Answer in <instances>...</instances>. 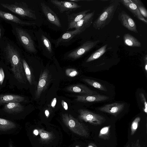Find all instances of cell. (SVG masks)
Returning <instances> with one entry per match:
<instances>
[{
	"mask_svg": "<svg viewBox=\"0 0 147 147\" xmlns=\"http://www.w3.org/2000/svg\"><path fill=\"white\" fill-rule=\"evenodd\" d=\"M100 41V40L87 41L78 47L67 53V57L71 59H78L95 47Z\"/></svg>",
	"mask_w": 147,
	"mask_h": 147,
	"instance_id": "4",
	"label": "cell"
},
{
	"mask_svg": "<svg viewBox=\"0 0 147 147\" xmlns=\"http://www.w3.org/2000/svg\"><path fill=\"white\" fill-rule=\"evenodd\" d=\"M22 61L25 74L27 79L29 83L31 84H32V76L30 68L26 61L24 59H22Z\"/></svg>",
	"mask_w": 147,
	"mask_h": 147,
	"instance_id": "28",
	"label": "cell"
},
{
	"mask_svg": "<svg viewBox=\"0 0 147 147\" xmlns=\"http://www.w3.org/2000/svg\"><path fill=\"white\" fill-rule=\"evenodd\" d=\"M3 110L8 113H17L23 111L24 107L20 102H10L5 105Z\"/></svg>",
	"mask_w": 147,
	"mask_h": 147,
	"instance_id": "19",
	"label": "cell"
},
{
	"mask_svg": "<svg viewBox=\"0 0 147 147\" xmlns=\"http://www.w3.org/2000/svg\"><path fill=\"white\" fill-rule=\"evenodd\" d=\"M7 59L11 66V70L18 82L24 83L26 81L22 60L16 49L8 44L5 48Z\"/></svg>",
	"mask_w": 147,
	"mask_h": 147,
	"instance_id": "1",
	"label": "cell"
},
{
	"mask_svg": "<svg viewBox=\"0 0 147 147\" xmlns=\"http://www.w3.org/2000/svg\"><path fill=\"white\" fill-rule=\"evenodd\" d=\"M65 73L67 76L70 77H74L79 74L77 70L71 68L66 69L65 71Z\"/></svg>",
	"mask_w": 147,
	"mask_h": 147,
	"instance_id": "30",
	"label": "cell"
},
{
	"mask_svg": "<svg viewBox=\"0 0 147 147\" xmlns=\"http://www.w3.org/2000/svg\"><path fill=\"white\" fill-rule=\"evenodd\" d=\"M119 4L118 1H114L106 6L93 22V28L99 30L108 25L113 19Z\"/></svg>",
	"mask_w": 147,
	"mask_h": 147,
	"instance_id": "2",
	"label": "cell"
},
{
	"mask_svg": "<svg viewBox=\"0 0 147 147\" xmlns=\"http://www.w3.org/2000/svg\"><path fill=\"white\" fill-rule=\"evenodd\" d=\"M126 147H130V146L129 144L127 145Z\"/></svg>",
	"mask_w": 147,
	"mask_h": 147,
	"instance_id": "44",
	"label": "cell"
},
{
	"mask_svg": "<svg viewBox=\"0 0 147 147\" xmlns=\"http://www.w3.org/2000/svg\"><path fill=\"white\" fill-rule=\"evenodd\" d=\"M111 127V125H108L102 128L99 132L98 137L104 140H108L109 138Z\"/></svg>",
	"mask_w": 147,
	"mask_h": 147,
	"instance_id": "27",
	"label": "cell"
},
{
	"mask_svg": "<svg viewBox=\"0 0 147 147\" xmlns=\"http://www.w3.org/2000/svg\"><path fill=\"white\" fill-rule=\"evenodd\" d=\"M107 46L106 44L96 50L88 58L86 62H90L100 57L106 51Z\"/></svg>",
	"mask_w": 147,
	"mask_h": 147,
	"instance_id": "24",
	"label": "cell"
},
{
	"mask_svg": "<svg viewBox=\"0 0 147 147\" xmlns=\"http://www.w3.org/2000/svg\"><path fill=\"white\" fill-rule=\"evenodd\" d=\"M69 92L82 95H93L94 92L86 86L82 84H76L70 86L66 88Z\"/></svg>",
	"mask_w": 147,
	"mask_h": 147,
	"instance_id": "17",
	"label": "cell"
},
{
	"mask_svg": "<svg viewBox=\"0 0 147 147\" xmlns=\"http://www.w3.org/2000/svg\"><path fill=\"white\" fill-rule=\"evenodd\" d=\"M87 147H97L96 145L93 143H91L88 145Z\"/></svg>",
	"mask_w": 147,
	"mask_h": 147,
	"instance_id": "39",
	"label": "cell"
},
{
	"mask_svg": "<svg viewBox=\"0 0 147 147\" xmlns=\"http://www.w3.org/2000/svg\"><path fill=\"white\" fill-rule=\"evenodd\" d=\"M1 38V29L0 28V38Z\"/></svg>",
	"mask_w": 147,
	"mask_h": 147,
	"instance_id": "43",
	"label": "cell"
},
{
	"mask_svg": "<svg viewBox=\"0 0 147 147\" xmlns=\"http://www.w3.org/2000/svg\"><path fill=\"white\" fill-rule=\"evenodd\" d=\"M0 4L3 7L21 16L26 17L34 20L36 19L34 12L26 5L25 6H20L16 4L6 3Z\"/></svg>",
	"mask_w": 147,
	"mask_h": 147,
	"instance_id": "5",
	"label": "cell"
},
{
	"mask_svg": "<svg viewBox=\"0 0 147 147\" xmlns=\"http://www.w3.org/2000/svg\"><path fill=\"white\" fill-rule=\"evenodd\" d=\"M25 98L24 97L14 94L0 95V105L10 102H21L24 101Z\"/></svg>",
	"mask_w": 147,
	"mask_h": 147,
	"instance_id": "20",
	"label": "cell"
},
{
	"mask_svg": "<svg viewBox=\"0 0 147 147\" xmlns=\"http://www.w3.org/2000/svg\"><path fill=\"white\" fill-rule=\"evenodd\" d=\"M124 5L137 19L144 22L146 24L147 20L141 14L136 6L134 3H130Z\"/></svg>",
	"mask_w": 147,
	"mask_h": 147,
	"instance_id": "22",
	"label": "cell"
},
{
	"mask_svg": "<svg viewBox=\"0 0 147 147\" xmlns=\"http://www.w3.org/2000/svg\"><path fill=\"white\" fill-rule=\"evenodd\" d=\"M45 114L46 116L48 117L49 115V111L48 109H46L45 111Z\"/></svg>",
	"mask_w": 147,
	"mask_h": 147,
	"instance_id": "40",
	"label": "cell"
},
{
	"mask_svg": "<svg viewBox=\"0 0 147 147\" xmlns=\"http://www.w3.org/2000/svg\"><path fill=\"white\" fill-rule=\"evenodd\" d=\"M56 102L57 98H55L52 99L51 103V106L53 108H55Z\"/></svg>",
	"mask_w": 147,
	"mask_h": 147,
	"instance_id": "34",
	"label": "cell"
},
{
	"mask_svg": "<svg viewBox=\"0 0 147 147\" xmlns=\"http://www.w3.org/2000/svg\"><path fill=\"white\" fill-rule=\"evenodd\" d=\"M118 19L121 24L128 30L138 33L136 22L125 11H122L119 13Z\"/></svg>",
	"mask_w": 147,
	"mask_h": 147,
	"instance_id": "10",
	"label": "cell"
},
{
	"mask_svg": "<svg viewBox=\"0 0 147 147\" xmlns=\"http://www.w3.org/2000/svg\"><path fill=\"white\" fill-rule=\"evenodd\" d=\"M40 136L42 138H47L49 137L48 134L47 133H42L40 134Z\"/></svg>",
	"mask_w": 147,
	"mask_h": 147,
	"instance_id": "36",
	"label": "cell"
},
{
	"mask_svg": "<svg viewBox=\"0 0 147 147\" xmlns=\"http://www.w3.org/2000/svg\"><path fill=\"white\" fill-rule=\"evenodd\" d=\"M82 80L90 85L100 90L107 91V90L103 85L92 80L88 78H83Z\"/></svg>",
	"mask_w": 147,
	"mask_h": 147,
	"instance_id": "25",
	"label": "cell"
},
{
	"mask_svg": "<svg viewBox=\"0 0 147 147\" xmlns=\"http://www.w3.org/2000/svg\"><path fill=\"white\" fill-rule=\"evenodd\" d=\"M61 102L62 105L63 109L65 110H67L68 106L67 103L63 100H62Z\"/></svg>",
	"mask_w": 147,
	"mask_h": 147,
	"instance_id": "33",
	"label": "cell"
},
{
	"mask_svg": "<svg viewBox=\"0 0 147 147\" xmlns=\"http://www.w3.org/2000/svg\"><path fill=\"white\" fill-rule=\"evenodd\" d=\"M9 147H13L12 143L10 142L9 143Z\"/></svg>",
	"mask_w": 147,
	"mask_h": 147,
	"instance_id": "42",
	"label": "cell"
},
{
	"mask_svg": "<svg viewBox=\"0 0 147 147\" xmlns=\"http://www.w3.org/2000/svg\"><path fill=\"white\" fill-rule=\"evenodd\" d=\"M82 32L78 29L67 31L63 33L57 39L52 40V42L55 44L56 48L61 45H66L71 41L77 35Z\"/></svg>",
	"mask_w": 147,
	"mask_h": 147,
	"instance_id": "8",
	"label": "cell"
},
{
	"mask_svg": "<svg viewBox=\"0 0 147 147\" xmlns=\"http://www.w3.org/2000/svg\"><path fill=\"white\" fill-rule=\"evenodd\" d=\"M79 118L81 119L88 122L94 125H100L105 121L103 116L84 109H80L78 111Z\"/></svg>",
	"mask_w": 147,
	"mask_h": 147,
	"instance_id": "6",
	"label": "cell"
},
{
	"mask_svg": "<svg viewBox=\"0 0 147 147\" xmlns=\"http://www.w3.org/2000/svg\"><path fill=\"white\" fill-rule=\"evenodd\" d=\"M41 9L47 20L51 24L60 27L61 24L57 14L50 8L44 3H40Z\"/></svg>",
	"mask_w": 147,
	"mask_h": 147,
	"instance_id": "11",
	"label": "cell"
},
{
	"mask_svg": "<svg viewBox=\"0 0 147 147\" xmlns=\"http://www.w3.org/2000/svg\"><path fill=\"white\" fill-rule=\"evenodd\" d=\"M139 95L141 101L144 105V107L143 108V111L144 113L147 114V103L145 96L144 94L142 93H140Z\"/></svg>",
	"mask_w": 147,
	"mask_h": 147,
	"instance_id": "31",
	"label": "cell"
},
{
	"mask_svg": "<svg viewBox=\"0 0 147 147\" xmlns=\"http://www.w3.org/2000/svg\"><path fill=\"white\" fill-rule=\"evenodd\" d=\"M144 67L146 71V72H147V55H146L144 58Z\"/></svg>",
	"mask_w": 147,
	"mask_h": 147,
	"instance_id": "35",
	"label": "cell"
},
{
	"mask_svg": "<svg viewBox=\"0 0 147 147\" xmlns=\"http://www.w3.org/2000/svg\"><path fill=\"white\" fill-rule=\"evenodd\" d=\"M16 31L19 40L25 48L30 52L36 53L37 50L30 35L22 28H16Z\"/></svg>",
	"mask_w": 147,
	"mask_h": 147,
	"instance_id": "7",
	"label": "cell"
},
{
	"mask_svg": "<svg viewBox=\"0 0 147 147\" xmlns=\"http://www.w3.org/2000/svg\"><path fill=\"white\" fill-rule=\"evenodd\" d=\"M5 77V74L3 69L0 68V85H1L3 82Z\"/></svg>",
	"mask_w": 147,
	"mask_h": 147,
	"instance_id": "32",
	"label": "cell"
},
{
	"mask_svg": "<svg viewBox=\"0 0 147 147\" xmlns=\"http://www.w3.org/2000/svg\"></svg>",
	"mask_w": 147,
	"mask_h": 147,
	"instance_id": "45",
	"label": "cell"
},
{
	"mask_svg": "<svg viewBox=\"0 0 147 147\" xmlns=\"http://www.w3.org/2000/svg\"><path fill=\"white\" fill-rule=\"evenodd\" d=\"M124 106V103L115 102L106 105L98 108V109L101 111L116 115L123 110Z\"/></svg>",
	"mask_w": 147,
	"mask_h": 147,
	"instance_id": "14",
	"label": "cell"
},
{
	"mask_svg": "<svg viewBox=\"0 0 147 147\" xmlns=\"http://www.w3.org/2000/svg\"><path fill=\"white\" fill-rule=\"evenodd\" d=\"M0 17L5 20L23 25L31 26L35 24L34 23L25 22L11 13L3 11L0 9Z\"/></svg>",
	"mask_w": 147,
	"mask_h": 147,
	"instance_id": "18",
	"label": "cell"
},
{
	"mask_svg": "<svg viewBox=\"0 0 147 147\" xmlns=\"http://www.w3.org/2000/svg\"><path fill=\"white\" fill-rule=\"evenodd\" d=\"M139 142V140H137L136 142L134 144L133 147H141Z\"/></svg>",
	"mask_w": 147,
	"mask_h": 147,
	"instance_id": "37",
	"label": "cell"
},
{
	"mask_svg": "<svg viewBox=\"0 0 147 147\" xmlns=\"http://www.w3.org/2000/svg\"><path fill=\"white\" fill-rule=\"evenodd\" d=\"M90 11V9H88L77 13H73L70 14L67 13L68 22L67 30L74 28L76 23L84 17Z\"/></svg>",
	"mask_w": 147,
	"mask_h": 147,
	"instance_id": "16",
	"label": "cell"
},
{
	"mask_svg": "<svg viewBox=\"0 0 147 147\" xmlns=\"http://www.w3.org/2000/svg\"><path fill=\"white\" fill-rule=\"evenodd\" d=\"M49 76L48 71L46 70L41 74L35 93L36 99L38 98L46 88L48 83Z\"/></svg>",
	"mask_w": 147,
	"mask_h": 147,
	"instance_id": "13",
	"label": "cell"
},
{
	"mask_svg": "<svg viewBox=\"0 0 147 147\" xmlns=\"http://www.w3.org/2000/svg\"><path fill=\"white\" fill-rule=\"evenodd\" d=\"M140 120L141 118L138 117L135 118L132 122L131 126V135H134L136 132Z\"/></svg>",
	"mask_w": 147,
	"mask_h": 147,
	"instance_id": "29",
	"label": "cell"
},
{
	"mask_svg": "<svg viewBox=\"0 0 147 147\" xmlns=\"http://www.w3.org/2000/svg\"><path fill=\"white\" fill-rule=\"evenodd\" d=\"M51 2L57 7L60 13L66 12L68 13L70 11H74L80 8L82 6L76 3L69 1H59L57 0H51Z\"/></svg>",
	"mask_w": 147,
	"mask_h": 147,
	"instance_id": "9",
	"label": "cell"
},
{
	"mask_svg": "<svg viewBox=\"0 0 147 147\" xmlns=\"http://www.w3.org/2000/svg\"><path fill=\"white\" fill-rule=\"evenodd\" d=\"M16 124L10 120L0 118V130L7 131L16 127Z\"/></svg>",
	"mask_w": 147,
	"mask_h": 147,
	"instance_id": "23",
	"label": "cell"
},
{
	"mask_svg": "<svg viewBox=\"0 0 147 147\" xmlns=\"http://www.w3.org/2000/svg\"><path fill=\"white\" fill-rule=\"evenodd\" d=\"M120 1L123 5L131 3L130 0H121Z\"/></svg>",
	"mask_w": 147,
	"mask_h": 147,
	"instance_id": "38",
	"label": "cell"
},
{
	"mask_svg": "<svg viewBox=\"0 0 147 147\" xmlns=\"http://www.w3.org/2000/svg\"><path fill=\"white\" fill-rule=\"evenodd\" d=\"M76 100L78 102H88L104 101L109 98L106 96L101 95H82L76 96Z\"/></svg>",
	"mask_w": 147,
	"mask_h": 147,
	"instance_id": "15",
	"label": "cell"
},
{
	"mask_svg": "<svg viewBox=\"0 0 147 147\" xmlns=\"http://www.w3.org/2000/svg\"><path fill=\"white\" fill-rule=\"evenodd\" d=\"M130 1L136 6L143 16L146 18L147 11L141 1L140 0H130Z\"/></svg>",
	"mask_w": 147,
	"mask_h": 147,
	"instance_id": "26",
	"label": "cell"
},
{
	"mask_svg": "<svg viewBox=\"0 0 147 147\" xmlns=\"http://www.w3.org/2000/svg\"><path fill=\"white\" fill-rule=\"evenodd\" d=\"M34 134L36 135H37L38 134V132L37 130H35L34 131Z\"/></svg>",
	"mask_w": 147,
	"mask_h": 147,
	"instance_id": "41",
	"label": "cell"
},
{
	"mask_svg": "<svg viewBox=\"0 0 147 147\" xmlns=\"http://www.w3.org/2000/svg\"><path fill=\"white\" fill-rule=\"evenodd\" d=\"M36 35L39 49L43 54L47 56L52 57L54 53L52 41L47 34L39 30L37 31Z\"/></svg>",
	"mask_w": 147,
	"mask_h": 147,
	"instance_id": "3",
	"label": "cell"
},
{
	"mask_svg": "<svg viewBox=\"0 0 147 147\" xmlns=\"http://www.w3.org/2000/svg\"><path fill=\"white\" fill-rule=\"evenodd\" d=\"M95 11L93 10L89 13L78 21L74 27V28L78 29L82 33L86 29L89 27L93 23V20L95 15Z\"/></svg>",
	"mask_w": 147,
	"mask_h": 147,
	"instance_id": "12",
	"label": "cell"
},
{
	"mask_svg": "<svg viewBox=\"0 0 147 147\" xmlns=\"http://www.w3.org/2000/svg\"><path fill=\"white\" fill-rule=\"evenodd\" d=\"M124 44L131 47H140L142 44L134 36L129 33H126L123 36Z\"/></svg>",
	"mask_w": 147,
	"mask_h": 147,
	"instance_id": "21",
	"label": "cell"
}]
</instances>
